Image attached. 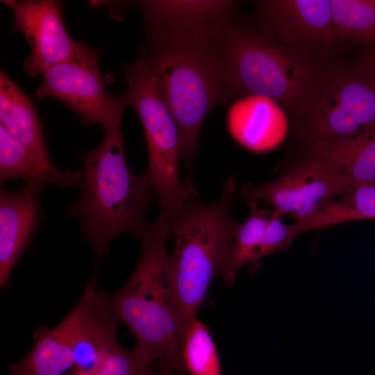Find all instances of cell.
<instances>
[{
	"instance_id": "8fae6325",
	"label": "cell",
	"mask_w": 375,
	"mask_h": 375,
	"mask_svg": "<svg viewBox=\"0 0 375 375\" xmlns=\"http://www.w3.org/2000/svg\"><path fill=\"white\" fill-rule=\"evenodd\" d=\"M250 211L243 224L233 222L224 239L219 276L231 285L240 269L263 257L283 251L302 233L296 223H283L274 210L261 208L258 203H247Z\"/></svg>"
},
{
	"instance_id": "ac0fdd59",
	"label": "cell",
	"mask_w": 375,
	"mask_h": 375,
	"mask_svg": "<svg viewBox=\"0 0 375 375\" xmlns=\"http://www.w3.org/2000/svg\"><path fill=\"white\" fill-rule=\"evenodd\" d=\"M0 123L40 161L55 165L33 102L2 71L0 72Z\"/></svg>"
},
{
	"instance_id": "d6986e66",
	"label": "cell",
	"mask_w": 375,
	"mask_h": 375,
	"mask_svg": "<svg viewBox=\"0 0 375 375\" xmlns=\"http://www.w3.org/2000/svg\"><path fill=\"white\" fill-rule=\"evenodd\" d=\"M82 171H62L40 161L0 125V179L22 178L62 188H80Z\"/></svg>"
},
{
	"instance_id": "7a4b0ae2",
	"label": "cell",
	"mask_w": 375,
	"mask_h": 375,
	"mask_svg": "<svg viewBox=\"0 0 375 375\" xmlns=\"http://www.w3.org/2000/svg\"><path fill=\"white\" fill-rule=\"evenodd\" d=\"M80 158L81 194L66 215L78 223L99 261L108 254L115 238L135 235L147 222L145 214L156 192L146 174L137 176L129 169L121 124L103 128L99 146Z\"/></svg>"
},
{
	"instance_id": "7c38bea8",
	"label": "cell",
	"mask_w": 375,
	"mask_h": 375,
	"mask_svg": "<svg viewBox=\"0 0 375 375\" xmlns=\"http://www.w3.org/2000/svg\"><path fill=\"white\" fill-rule=\"evenodd\" d=\"M3 3L13 10L15 29L22 33L31 47V53L23 64L28 75L42 76L81 49L84 42L74 41L67 32L60 1L31 0Z\"/></svg>"
},
{
	"instance_id": "ffe728a7",
	"label": "cell",
	"mask_w": 375,
	"mask_h": 375,
	"mask_svg": "<svg viewBox=\"0 0 375 375\" xmlns=\"http://www.w3.org/2000/svg\"><path fill=\"white\" fill-rule=\"evenodd\" d=\"M72 368V337L63 319L53 328L40 326L35 331L33 347L10 366L8 375H64Z\"/></svg>"
},
{
	"instance_id": "e0dca14e",
	"label": "cell",
	"mask_w": 375,
	"mask_h": 375,
	"mask_svg": "<svg viewBox=\"0 0 375 375\" xmlns=\"http://www.w3.org/2000/svg\"><path fill=\"white\" fill-rule=\"evenodd\" d=\"M308 151L349 187L375 185V128L343 141L308 145Z\"/></svg>"
},
{
	"instance_id": "30bf717a",
	"label": "cell",
	"mask_w": 375,
	"mask_h": 375,
	"mask_svg": "<svg viewBox=\"0 0 375 375\" xmlns=\"http://www.w3.org/2000/svg\"><path fill=\"white\" fill-rule=\"evenodd\" d=\"M263 30L289 48L312 58L338 43L329 0L257 3Z\"/></svg>"
},
{
	"instance_id": "d4e9b609",
	"label": "cell",
	"mask_w": 375,
	"mask_h": 375,
	"mask_svg": "<svg viewBox=\"0 0 375 375\" xmlns=\"http://www.w3.org/2000/svg\"><path fill=\"white\" fill-rule=\"evenodd\" d=\"M188 373L153 365L143 375H188Z\"/></svg>"
},
{
	"instance_id": "5b68a950",
	"label": "cell",
	"mask_w": 375,
	"mask_h": 375,
	"mask_svg": "<svg viewBox=\"0 0 375 375\" xmlns=\"http://www.w3.org/2000/svg\"><path fill=\"white\" fill-rule=\"evenodd\" d=\"M212 40L238 94L263 96L294 108L319 71L311 57L232 19Z\"/></svg>"
},
{
	"instance_id": "603a6c76",
	"label": "cell",
	"mask_w": 375,
	"mask_h": 375,
	"mask_svg": "<svg viewBox=\"0 0 375 375\" xmlns=\"http://www.w3.org/2000/svg\"><path fill=\"white\" fill-rule=\"evenodd\" d=\"M365 219H375L374 184L350 187L342 195L328 203L321 215L324 227Z\"/></svg>"
},
{
	"instance_id": "6da1fadb",
	"label": "cell",
	"mask_w": 375,
	"mask_h": 375,
	"mask_svg": "<svg viewBox=\"0 0 375 375\" xmlns=\"http://www.w3.org/2000/svg\"><path fill=\"white\" fill-rule=\"evenodd\" d=\"M169 218L161 212L135 235L141 247L138 266L127 283L109 295L112 311L136 340L134 348L151 365L187 372L181 356L185 330L173 291L167 240Z\"/></svg>"
},
{
	"instance_id": "ba28073f",
	"label": "cell",
	"mask_w": 375,
	"mask_h": 375,
	"mask_svg": "<svg viewBox=\"0 0 375 375\" xmlns=\"http://www.w3.org/2000/svg\"><path fill=\"white\" fill-rule=\"evenodd\" d=\"M98 49L83 43L71 58L48 69L35 92L39 98H56L76 112L85 126L103 128L121 124L127 102L106 91V81L99 68Z\"/></svg>"
},
{
	"instance_id": "5bb4252c",
	"label": "cell",
	"mask_w": 375,
	"mask_h": 375,
	"mask_svg": "<svg viewBox=\"0 0 375 375\" xmlns=\"http://www.w3.org/2000/svg\"><path fill=\"white\" fill-rule=\"evenodd\" d=\"M235 1L151 0L140 2L147 36L212 38L232 19Z\"/></svg>"
},
{
	"instance_id": "9a60e30c",
	"label": "cell",
	"mask_w": 375,
	"mask_h": 375,
	"mask_svg": "<svg viewBox=\"0 0 375 375\" xmlns=\"http://www.w3.org/2000/svg\"><path fill=\"white\" fill-rule=\"evenodd\" d=\"M46 185L27 182L19 190H0V287L29 247L43 217L41 195Z\"/></svg>"
},
{
	"instance_id": "44dd1931",
	"label": "cell",
	"mask_w": 375,
	"mask_h": 375,
	"mask_svg": "<svg viewBox=\"0 0 375 375\" xmlns=\"http://www.w3.org/2000/svg\"><path fill=\"white\" fill-rule=\"evenodd\" d=\"M338 42H375V0H329Z\"/></svg>"
},
{
	"instance_id": "52a82bcc",
	"label": "cell",
	"mask_w": 375,
	"mask_h": 375,
	"mask_svg": "<svg viewBox=\"0 0 375 375\" xmlns=\"http://www.w3.org/2000/svg\"><path fill=\"white\" fill-rule=\"evenodd\" d=\"M123 72L127 85L126 101L139 115L145 135V174L158 197L161 212L169 216L198 197L192 184L183 181L179 173L180 133L151 67L140 58L124 65Z\"/></svg>"
},
{
	"instance_id": "cb8c5ba5",
	"label": "cell",
	"mask_w": 375,
	"mask_h": 375,
	"mask_svg": "<svg viewBox=\"0 0 375 375\" xmlns=\"http://www.w3.org/2000/svg\"><path fill=\"white\" fill-rule=\"evenodd\" d=\"M152 366L135 349L129 351L120 346L100 370L85 372L72 369L65 375H143Z\"/></svg>"
},
{
	"instance_id": "7402d4cb",
	"label": "cell",
	"mask_w": 375,
	"mask_h": 375,
	"mask_svg": "<svg viewBox=\"0 0 375 375\" xmlns=\"http://www.w3.org/2000/svg\"><path fill=\"white\" fill-rule=\"evenodd\" d=\"M181 356L190 375H222L216 344L208 327L197 317L185 328Z\"/></svg>"
},
{
	"instance_id": "277c9868",
	"label": "cell",
	"mask_w": 375,
	"mask_h": 375,
	"mask_svg": "<svg viewBox=\"0 0 375 375\" xmlns=\"http://www.w3.org/2000/svg\"><path fill=\"white\" fill-rule=\"evenodd\" d=\"M235 190V179L231 176L217 201L203 203L197 197L169 216L174 238L170 277L185 326L197 317L210 283L219 275L222 243L234 222L231 208Z\"/></svg>"
},
{
	"instance_id": "484cf974",
	"label": "cell",
	"mask_w": 375,
	"mask_h": 375,
	"mask_svg": "<svg viewBox=\"0 0 375 375\" xmlns=\"http://www.w3.org/2000/svg\"><path fill=\"white\" fill-rule=\"evenodd\" d=\"M362 66L375 74V46L365 53Z\"/></svg>"
},
{
	"instance_id": "2e32d148",
	"label": "cell",
	"mask_w": 375,
	"mask_h": 375,
	"mask_svg": "<svg viewBox=\"0 0 375 375\" xmlns=\"http://www.w3.org/2000/svg\"><path fill=\"white\" fill-rule=\"evenodd\" d=\"M227 126L231 136L244 148L266 153L278 147L288 131V122L281 106L273 99L249 95L230 106Z\"/></svg>"
},
{
	"instance_id": "3957f363",
	"label": "cell",
	"mask_w": 375,
	"mask_h": 375,
	"mask_svg": "<svg viewBox=\"0 0 375 375\" xmlns=\"http://www.w3.org/2000/svg\"><path fill=\"white\" fill-rule=\"evenodd\" d=\"M153 69L178 126L181 160L191 165L203 120L238 93L212 38L147 37L140 57Z\"/></svg>"
},
{
	"instance_id": "8992f818",
	"label": "cell",
	"mask_w": 375,
	"mask_h": 375,
	"mask_svg": "<svg viewBox=\"0 0 375 375\" xmlns=\"http://www.w3.org/2000/svg\"><path fill=\"white\" fill-rule=\"evenodd\" d=\"M294 110L308 146L362 135L375 128V74L363 66L319 69Z\"/></svg>"
},
{
	"instance_id": "9c48e42d",
	"label": "cell",
	"mask_w": 375,
	"mask_h": 375,
	"mask_svg": "<svg viewBox=\"0 0 375 375\" xmlns=\"http://www.w3.org/2000/svg\"><path fill=\"white\" fill-rule=\"evenodd\" d=\"M349 188L319 161L308 157L273 181L244 184L238 197L247 203L264 201L281 218L292 217L305 233L322 209Z\"/></svg>"
},
{
	"instance_id": "4fadbf2b",
	"label": "cell",
	"mask_w": 375,
	"mask_h": 375,
	"mask_svg": "<svg viewBox=\"0 0 375 375\" xmlns=\"http://www.w3.org/2000/svg\"><path fill=\"white\" fill-rule=\"evenodd\" d=\"M65 319L72 337L74 369L85 372L100 370L121 346L116 337L119 322L109 295L97 287L94 275Z\"/></svg>"
}]
</instances>
